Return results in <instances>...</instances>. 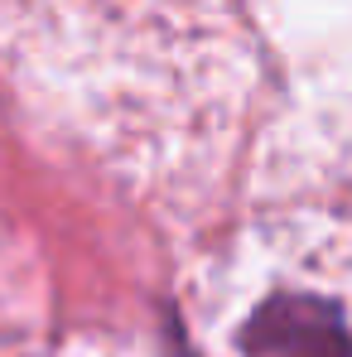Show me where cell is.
I'll list each match as a JSON object with an SVG mask.
<instances>
[{
	"label": "cell",
	"instance_id": "1",
	"mask_svg": "<svg viewBox=\"0 0 352 357\" xmlns=\"http://www.w3.org/2000/svg\"><path fill=\"white\" fill-rule=\"evenodd\" d=\"M246 357H352V333L328 299L275 295L241 328Z\"/></svg>",
	"mask_w": 352,
	"mask_h": 357
}]
</instances>
